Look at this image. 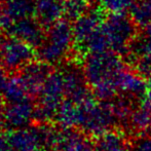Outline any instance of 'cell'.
Listing matches in <instances>:
<instances>
[{
  "instance_id": "cell-27",
  "label": "cell",
  "mask_w": 151,
  "mask_h": 151,
  "mask_svg": "<svg viewBox=\"0 0 151 151\" xmlns=\"http://www.w3.org/2000/svg\"><path fill=\"white\" fill-rule=\"evenodd\" d=\"M145 98L148 100V101L151 102V78L147 79V86H146Z\"/></svg>"
},
{
  "instance_id": "cell-1",
  "label": "cell",
  "mask_w": 151,
  "mask_h": 151,
  "mask_svg": "<svg viewBox=\"0 0 151 151\" xmlns=\"http://www.w3.org/2000/svg\"><path fill=\"white\" fill-rule=\"evenodd\" d=\"M124 67L121 55L113 50L88 54L84 58V75L98 100L110 101L116 97L118 93L115 80Z\"/></svg>"
},
{
  "instance_id": "cell-19",
  "label": "cell",
  "mask_w": 151,
  "mask_h": 151,
  "mask_svg": "<svg viewBox=\"0 0 151 151\" xmlns=\"http://www.w3.org/2000/svg\"><path fill=\"white\" fill-rule=\"evenodd\" d=\"M78 104L66 98L60 105L55 119L62 129H72L77 127L78 122Z\"/></svg>"
},
{
  "instance_id": "cell-4",
  "label": "cell",
  "mask_w": 151,
  "mask_h": 151,
  "mask_svg": "<svg viewBox=\"0 0 151 151\" xmlns=\"http://www.w3.org/2000/svg\"><path fill=\"white\" fill-rule=\"evenodd\" d=\"M35 57L34 47L14 36L2 40L0 45L1 66L8 71L21 70Z\"/></svg>"
},
{
  "instance_id": "cell-15",
  "label": "cell",
  "mask_w": 151,
  "mask_h": 151,
  "mask_svg": "<svg viewBox=\"0 0 151 151\" xmlns=\"http://www.w3.org/2000/svg\"><path fill=\"white\" fill-rule=\"evenodd\" d=\"M127 56L131 57L133 62L143 60L151 63V23L143 27L142 31L138 33Z\"/></svg>"
},
{
  "instance_id": "cell-23",
  "label": "cell",
  "mask_w": 151,
  "mask_h": 151,
  "mask_svg": "<svg viewBox=\"0 0 151 151\" xmlns=\"http://www.w3.org/2000/svg\"><path fill=\"white\" fill-rule=\"evenodd\" d=\"M131 151H151V136H136L131 144Z\"/></svg>"
},
{
  "instance_id": "cell-31",
  "label": "cell",
  "mask_w": 151,
  "mask_h": 151,
  "mask_svg": "<svg viewBox=\"0 0 151 151\" xmlns=\"http://www.w3.org/2000/svg\"><path fill=\"white\" fill-rule=\"evenodd\" d=\"M40 151H48V150H46V149H43V150H40Z\"/></svg>"
},
{
  "instance_id": "cell-17",
  "label": "cell",
  "mask_w": 151,
  "mask_h": 151,
  "mask_svg": "<svg viewBox=\"0 0 151 151\" xmlns=\"http://www.w3.org/2000/svg\"><path fill=\"white\" fill-rule=\"evenodd\" d=\"M35 2L36 0H3L1 6L14 23L34 16Z\"/></svg>"
},
{
  "instance_id": "cell-7",
  "label": "cell",
  "mask_w": 151,
  "mask_h": 151,
  "mask_svg": "<svg viewBox=\"0 0 151 151\" xmlns=\"http://www.w3.org/2000/svg\"><path fill=\"white\" fill-rule=\"evenodd\" d=\"M117 93L132 99H144L147 86V80L135 69L125 66L118 73L115 80Z\"/></svg>"
},
{
  "instance_id": "cell-9",
  "label": "cell",
  "mask_w": 151,
  "mask_h": 151,
  "mask_svg": "<svg viewBox=\"0 0 151 151\" xmlns=\"http://www.w3.org/2000/svg\"><path fill=\"white\" fill-rule=\"evenodd\" d=\"M50 65L45 62L31 61L21 69L22 77L31 98L38 97L44 82L50 73Z\"/></svg>"
},
{
  "instance_id": "cell-16",
  "label": "cell",
  "mask_w": 151,
  "mask_h": 151,
  "mask_svg": "<svg viewBox=\"0 0 151 151\" xmlns=\"http://www.w3.org/2000/svg\"><path fill=\"white\" fill-rule=\"evenodd\" d=\"M98 151H131L127 138L120 132L108 131L98 137Z\"/></svg>"
},
{
  "instance_id": "cell-14",
  "label": "cell",
  "mask_w": 151,
  "mask_h": 151,
  "mask_svg": "<svg viewBox=\"0 0 151 151\" xmlns=\"http://www.w3.org/2000/svg\"><path fill=\"white\" fill-rule=\"evenodd\" d=\"M129 129L136 136L143 135L151 129V102L146 98L140 100L137 107L134 108L129 120Z\"/></svg>"
},
{
  "instance_id": "cell-6",
  "label": "cell",
  "mask_w": 151,
  "mask_h": 151,
  "mask_svg": "<svg viewBox=\"0 0 151 151\" xmlns=\"http://www.w3.org/2000/svg\"><path fill=\"white\" fill-rule=\"evenodd\" d=\"M62 72L67 99L72 100L75 103H80L93 93L88 88L90 84L86 80L84 72L77 66H70Z\"/></svg>"
},
{
  "instance_id": "cell-18",
  "label": "cell",
  "mask_w": 151,
  "mask_h": 151,
  "mask_svg": "<svg viewBox=\"0 0 151 151\" xmlns=\"http://www.w3.org/2000/svg\"><path fill=\"white\" fill-rule=\"evenodd\" d=\"M0 91L3 93L7 103L24 101V100L31 98L30 93L20 75L7 78Z\"/></svg>"
},
{
  "instance_id": "cell-10",
  "label": "cell",
  "mask_w": 151,
  "mask_h": 151,
  "mask_svg": "<svg viewBox=\"0 0 151 151\" xmlns=\"http://www.w3.org/2000/svg\"><path fill=\"white\" fill-rule=\"evenodd\" d=\"M7 32L10 36L27 42L34 48L39 47L46 37V34L43 31V26L36 19L32 18L14 22Z\"/></svg>"
},
{
  "instance_id": "cell-13",
  "label": "cell",
  "mask_w": 151,
  "mask_h": 151,
  "mask_svg": "<svg viewBox=\"0 0 151 151\" xmlns=\"http://www.w3.org/2000/svg\"><path fill=\"white\" fill-rule=\"evenodd\" d=\"M34 16L42 26L50 28L64 17V0H36Z\"/></svg>"
},
{
  "instance_id": "cell-22",
  "label": "cell",
  "mask_w": 151,
  "mask_h": 151,
  "mask_svg": "<svg viewBox=\"0 0 151 151\" xmlns=\"http://www.w3.org/2000/svg\"><path fill=\"white\" fill-rule=\"evenodd\" d=\"M135 0H98L99 5L107 14H127Z\"/></svg>"
},
{
  "instance_id": "cell-29",
  "label": "cell",
  "mask_w": 151,
  "mask_h": 151,
  "mask_svg": "<svg viewBox=\"0 0 151 151\" xmlns=\"http://www.w3.org/2000/svg\"><path fill=\"white\" fill-rule=\"evenodd\" d=\"M4 124H5V119H4L3 113H0V131L3 129Z\"/></svg>"
},
{
  "instance_id": "cell-28",
  "label": "cell",
  "mask_w": 151,
  "mask_h": 151,
  "mask_svg": "<svg viewBox=\"0 0 151 151\" xmlns=\"http://www.w3.org/2000/svg\"><path fill=\"white\" fill-rule=\"evenodd\" d=\"M5 98H4L3 93L0 91V113H3L4 111V108H5L6 104H5Z\"/></svg>"
},
{
  "instance_id": "cell-26",
  "label": "cell",
  "mask_w": 151,
  "mask_h": 151,
  "mask_svg": "<svg viewBox=\"0 0 151 151\" xmlns=\"http://www.w3.org/2000/svg\"><path fill=\"white\" fill-rule=\"evenodd\" d=\"M6 79H7V76L5 74V71H4L3 67H0V91H1L2 86H4Z\"/></svg>"
},
{
  "instance_id": "cell-3",
  "label": "cell",
  "mask_w": 151,
  "mask_h": 151,
  "mask_svg": "<svg viewBox=\"0 0 151 151\" xmlns=\"http://www.w3.org/2000/svg\"><path fill=\"white\" fill-rule=\"evenodd\" d=\"M139 27L135 24L129 14H107L102 30L105 35L108 50L121 56H127L132 43L138 35Z\"/></svg>"
},
{
  "instance_id": "cell-5",
  "label": "cell",
  "mask_w": 151,
  "mask_h": 151,
  "mask_svg": "<svg viewBox=\"0 0 151 151\" xmlns=\"http://www.w3.org/2000/svg\"><path fill=\"white\" fill-rule=\"evenodd\" d=\"M107 12L100 5L90 9L86 14L80 17L74 21L73 35H74V45L77 50V55H82L86 44L101 28L104 20H105Z\"/></svg>"
},
{
  "instance_id": "cell-32",
  "label": "cell",
  "mask_w": 151,
  "mask_h": 151,
  "mask_svg": "<svg viewBox=\"0 0 151 151\" xmlns=\"http://www.w3.org/2000/svg\"><path fill=\"white\" fill-rule=\"evenodd\" d=\"M150 136H151V129H150Z\"/></svg>"
},
{
  "instance_id": "cell-30",
  "label": "cell",
  "mask_w": 151,
  "mask_h": 151,
  "mask_svg": "<svg viewBox=\"0 0 151 151\" xmlns=\"http://www.w3.org/2000/svg\"><path fill=\"white\" fill-rule=\"evenodd\" d=\"M2 40H3V39H2V38H1V35H0V45H1V43H2Z\"/></svg>"
},
{
  "instance_id": "cell-25",
  "label": "cell",
  "mask_w": 151,
  "mask_h": 151,
  "mask_svg": "<svg viewBox=\"0 0 151 151\" xmlns=\"http://www.w3.org/2000/svg\"><path fill=\"white\" fill-rule=\"evenodd\" d=\"M0 151H12L6 136L4 137V136L0 135Z\"/></svg>"
},
{
  "instance_id": "cell-8",
  "label": "cell",
  "mask_w": 151,
  "mask_h": 151,
  "mask_svg": "<svg viewBox=\"0 0 151 151\" xmlns=\"http://www.w3.org/2000/svg\"><path fill=\"white\" fill-rule=\"evenodd\" d=\"M6 138L12 151H40L43 146L39 127L12 129Z\"/></svg>"
},
{
  "instance_id": "cell-24",
  "label": "cell",
  "mask_w": 151,
  "mask_h": 151,
  "mask_svg": "<svg viewBox=\"0 0 151 151\" xmlns=\"http://www.w3.org/2000/svg\"><path fill=\"white\" fill-rule=\"evenodd\" d=\"M12 24H14V21L6 14L2 6H0V30L8 31Z\"/></svg>"
},
{
  "instance_id": "cell-12",
  "label": "cell",
  "mask_w": 151,
  "mask_h": 151,
  "mask_svg": "<svg viewBox=\"0 0 151 151\" xmlns=\"http://www.w3.org/2000/svg\"><path fill=\"white\" fill-rule=\"evenodd\" d=\"M98 151L97 144L86 133L63 129L55 151Z\"/></svg>"
},
{
  "instance_id": "cell-20",
  "label": "cell",
  "mask_w": 151,
  "mask_h": 151,
  "mask_svg": "<svg viewBox=\"0 0 151 151\" xmlns=\"http://www.w3.org/2000/svg\"><path fill=\"white\" fill-rule=\"evenodd\" d=\"M129 17L139 28L151 23V0H135L129 9Z\"/></svg>"
},
{
  "instance_id": "cell-11",
  "label": "cell",
  "mask_w": 151,
  "mask_h": 151,
  "mask_svg": "<svg viewBox=\"0 0 151 151\" xmlns=\"http://www.w3.org/2000/svg\"><path fill=\"white\" fill-rule=\"evenodd\" d=\"M35 106L30 99L7 103L3 111L5 124L10 129L25 127L33 119Z\"/></svg>"
},
{
  "instance_id": "cell-2",
  "label": "cell",
  "mask_w": 151,
  "mask_h": 151,
  "mask_svg": "<svg viewBox=\"0 0 151 151\" xmlns=\"http://www.w3.org/2000/svg\"><path fill=\"white\" fill-rule=\"evenodd\" d=\"M74 45L73 26L67 19L60 20L47 28L43 43L38 47L39 60L52 65L60 63Z\"/></svg>"
},
{
  "instance_id": "cell-21",
  "label": "cell",
  "mask_w": 151,
  "mask_h": 151,
  "mask_svg": "<svg viewBox=\"0 0 151 151\" xmlns=\"http://www.w3.org/2000/svg\"><path fill=\"white\" fill-rule=\"evenodd\" d=\"M90 0H64V17L74 22L90 10Z\"/></svg>"
}]
</instances>
